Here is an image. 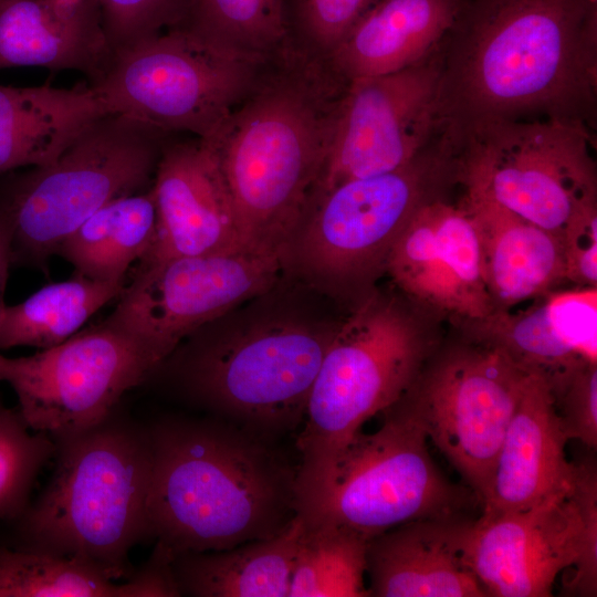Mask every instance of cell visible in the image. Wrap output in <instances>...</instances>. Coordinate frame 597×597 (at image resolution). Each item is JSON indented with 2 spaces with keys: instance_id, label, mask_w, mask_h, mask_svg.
<instances>
[{
  "instance_id": "obj_1",
  "label": "cell",
  "mask_w": 597,
  "mask_h": 597,
  "mask_svg": "<svg viewBox=\"0 0 597 597\" xmlns=\"http://www.w3.org/2000/svg\"><path fill=\"white\" fill-rule=\"evenodd\" d=\"M440 55V128L553 117L596 129L597 0H463Z\"/></svg>"
},
{
  "instance_id": "obj_2",
  "label": "cell",
  "mask_w": 597,
  "mask_h": 597,
  "mask_svg": "<svg viewBox=\"0 0 597 597\" xmlns=\"http://www.w3.org/2000/svg\"><path fill=\"white\" fill-rule=\"evenodd\" d=\"M348 83L290 52L269 62L202 139L230 192L245 243L284 251L313 207Z\"/></svg>"
},
{
  "instance_id": "obj_3",
  "label": "cell",
  "mask_w": 597,
  "mask_h": 597,
  "mask_svg": "<svg viewBox=\"0 0 597 597\" xmlns=\"http://www.w3.org/2000/svg\"><path fill=\"white\" fill-rule=\"evenodd\" d=\"M149 537L171 557L273 537L297 515L296 474L273 438L223 419L146 427Z\"/></svg>"
},
{
  "instance_id": "obj_4",
  "label": "cell",
  "mask_w": 597,
  "mask_h": 597,
  "mask_svg": "<svg viewBox=\"0 0 597 597\" xmlns=\"http://www.w3.org/2000/svg\"><path fill=\"white\" fill-rule=\"evenodd\" d=\"M56 444L53 475L15 520L17 547L76 555L127 574L128 553L149 537L151 451L146 427L114 412Z\"/></svg>"
},
{
  "instance_id": "obj_5",
  "label": "cell",
  "mask_w": 597,
  "mask_h": 597,
  "mask_svg": "<svg viewBox=\"0 0 597 597\" xmlns=\"http://www.w3.org/2000/svg\"><path fill=\"white\" fill-rule=\"evenodd\" d=\"M436 349L413 312L377 293L335 327L297 438V513L325 489L338 455L363 425L410 389Z\"/></svg>"
},
{
  "instance_id": "obj_6",
  "label": "cell",
  "mask_w": 597,
  "mask_h": 597,
  "mask_svg": "<svg viewBox=\"0 0 597 597\" xmlns=\"http://www.w3.org/2000/svg\"><path fill=\"white\" fill-rule=\"evenodd\" d=\"M334 329L292 321L226 333L205 325L158 366L199 407L274 439L304 419Z\"/></svg>"
},
{
  "instance_id": "obj_7",
  "label": "cell",
  "mask_w": 597,
  "mask_h": 597,
  "mask_svg": "<svg viewBox=\"0 0 597 597\" xmlns=\"http://www.w3.org/2000/svg\"><path fill=\"white\" fill-rule=\"evenodd\" d=\"M168 135L129 116L91 123L52 163L18 176L0 203L11 227L12 264L46 268L95 211L153 181Z\"/></svg>"
},
{
  "instance_id": "obj_8",
  "label": "cell",
  "mask_w": 597,
  "mask_h": 597,
  "mask_svg": "<svg viewBox=\"0 0 597 597\" xmlns=\"http://www.w3.org/2000/svg\"><path fill=\"white\" fill-rule=\"evenodd\" d=\"M458 182L555 234L597 207L595 129L553 117L490 122L453 135Z\"/></svg>"
},
{
  "instance_id": "obj_9",
  "label": "cell",
  "mask_w": 597,
  "mask_h": 597,
  "mask_svg": "<svg viewBox=\"0 0 597 597\" xmlns=\"http://www.w3.org/2000/svg\"><path fill=\"white\" fill-rule=\"evenodd\" d=\"M462 556L490 597L597 596V470L574 463L570 483L521 511L480 515L467 526Z\"/></svg>"
},
{
  "instance_id": "obj_10",
  "label": "cell",
  "mask_w": 597,
  "mask_h": 597,
  "mask_svg": "<svg viewBox=\"0 0 597 597\" xmlns=\"http://www.w3.org/2000/svg\"><path fill=\"white\" fill-rule=\"evenodd\" d=\"M384 412L378 430L359 431L343 449L325 489L298 514L306 525L339 524L370 538L409 521L464 514L479 502L434 463L402 397Z\"/></svg>"
},
{
  "instance_id": "obj_11",
  "label": "cell",
  "mask_w": 597,
  "mask_h": 597,
  "mask_svg": "<svg viewBox=\"0 0 597 597\" xmlns=\"http://www.w3.org/2000/svg\"><path fill=\"white\" fill-rule=\"evenodd\" d=\"M265 64L171 28L114 51L91 86L108 113L171 136L207 139L250 92Z\"/></svg>"
},
{
  "instance_id": "obj_12",
  "label": "cell",
  "mask_w": 597,
  "mask_h": 597,
  "mask_svg": "<svg viewBox=\"0 0 597 597\" xmlns=\"http://www.w3.org/2000/svg\"><path fill=\"white\" fill-rule=\"evenodd\" d=\"M458 182V145L444 130L409 163L344 181L321 195L301 226L300 255L316 274L355 281L385 268L397 238L423 205Z\"/></svg>"
},
{
  "instance_id": "obj_13",
  "label": "cell",
  "mask_w": 597,
  "mask_h": 597,
  "mask_svg": "<svg viewBox=\"0 0 597 597\" xmlns=\"http://www.w3.org/2000/svg\"><path fill=\"white\" fill-rule=\"evenodd\" d=\"M526 374L474 341L430 356L402 399L482 504Z\"/></svg>"
},
{
  "instance_id": "obj_14",
  "label": "cell",
  "mask_w": 597,
  "mask_h": 597,
  "mask_svg": "<svg viewBox=\"0 0 597 597\" xmlns=\"http://www.w3.org/2000/svg\"><path fill=\"white\" fill-rule=\"evenodd\" d=\"M158 365L138 341L100 323L30 356L0 354V381L15 392L27 427L56 442L106 420Z\"/></svg>"
},
{
  "instance_id": "obj_15",
  "label": "cell",
  "mask_w": 597,
  "mask_h": 597,
  "mask_svg": "<svg viewBox=\"0 0 597 597\" xmlns=\"http://www.w3.org/2000/svg\"><path fill=\"white\" fill-rule=\"evenodd\" d=\"M283 254L249 248L137 268L102 323L138 341L160 364L187 336L269 289Z\"/></svg>"
},
{
  "instance_id": "obj_16",
  "label": "cell",
  "mask_w": 597,
  "mask_h": 597,
  "mask_svg": "<svg viewBox=\"0 0 597 597\" xmlns=\"http://www.w3.org/2000/svg\"><path fill=\"white\" fill-rule=\"evenodd\" d=\"M440 67L439 46L404 70L348 83L315 200L344 181L402 167L437 136Z\"/></svg>"
},
{
  "instance_id": "obj_17",
  "label": "cell",
  "mask_w": 597,
  "mask_h": 597,
  "mask_svg": "<svg viewBox=\"0 0 597 597\" xmlns=\"http://www.w3.org/2000/svg\"><path fill=\"white\" fill-rule=\"evenodd\" d=\"M385 269L415 302L464 324L494 312L476 231L461 200L451 203L443 197L421 206L394 243Z\"/></svg>"
},
{
  "instance_id": "obj_18",
  "label": "cell",
  "mask_w": 597,
  "mask_h": 597,
  "mask_svg": "<svg viewBox=\"0 0 597 597\" xmlns=\"http://www.w3.org/2000/svg\"><path fill=\"white\" fill-rule=\"evenodd\" d=\"M156 233L138 268L168 259L249 249L219 166L198 137H171L153 179Z\"/></svg>"
},
{
  "instance_id": "obj_19",
  "label": "cell",
  "mask_w": 597,
  "mask_h": 597,
  "mask_svg": "<svg viewBox=\"0 0 597 597\" xmlns=\"http://www.w3.org/2000/svg\"><path fill=\"white\" fill-rule=\"evenodd\" d=\"M597 287L545 294L519 312L495 311L469 323L471 341L503 352L526 374L553 386L575 368L597 362Z\"/></svg>"
},
{
  "instance_id": "obj_20",
  "label": "cell",
  "mask_w": 597,
  "mask_h": 597,
  "mask_svg": "<svg viewBox=\"0 0 597 597\" xmlns=\"http://www.w3.org/2000/svg\"><path fill=\"white\" fill-rule=\"evenodd\" d=\"M471 521L465 514L418 519L370 537L369 596L485 597L462 556Z\"/></svg>"
},
{
  "instance_id": "obj_21",
  "label": "cell",
  "mask_w": 597,
  "mask_h": 597,
  "mask_svg": "<svg viewBox=\"0 0 597 597\" xmlns=\"http://www.w3.org/2000/svg\"><path fill=\"white\" fill-rule=\"evenodd\" d=\"M547 380L528 374L482 501V515L525 510L566 488L574 462Z\"/></svg>"
},
{
  "instance_id": "obj_22",
  "label": "cell",
  "mask_w": 597,
  "mask_h": 597,
  "mask_svg": "<svg viewBox=\"0 0 597 597\" xmlns=\"http://www.w3.org/2000/svg\"><path fill=\"white\" fill-rule=\"evenodd\" d=\"M112 54L97 0H0V70L77 71L93 83Z\"/></svg>"
},
{
  "instance_id": "obj_23",
  "label": "cell",
  "mask_w": 597,
  "mask_h": 597,
  "mask_svg": "<svg viewBox=\"0 0 597 597\" xmlns=\"http://www.w3.org/2000/svg\"><path fill=\"white\" fill-rule=\"evenodd\" d=\"M461 201L476 231L481 272L494 312L545 295L565 280L557 234L488 199L464 192Z\"/></svg>"
},
{
  "instance_id": "obj_24",
  "label": "cell",
  "mask_w": 597,
  "mask_h": 597,
  "mask_svg": "<svg viewBox=\"0 0 597 597\" xmlns=\"http://www.w3.org/2000/svg\"><path fill=\"white\" fill-rule=\"evenodd\" d=\"M463 0H380L324 64L344 82L404 70L436 51Z\"/></svg>"
},
{
  "instance_id": "obj_25",
  "label": "cell",
  "mask_w": 597,
  "mask_h": 597,
  "mask_svg": "<svg viewBox=\"0 0 597 597\" xmlns=\"http://www.w3.org/2000/svg\"><path fill=\"white\" fill-rule=\"evenodd\" d=\"M108 111L93 87L0 85V174L52 163Z\"/></svg>"
},
{
  "instance_id": "obj_26",
  "label": "cell",
  "mask_w": 597,
  "mask_h": 597,
  "mask_svg": "<svg viewBox=\"0 0 597 597\" xmlns=\"http://www.w3.org/2000/svg\"><path fill=\"white\" fill-rule=\"evenodd\" d=\"M76 555L0 546V597H175L171 557L156 547L128 582Z\"/></svg>"
},
{
  "instance_id": "obj_27",
  "label": "cell",
  "mask_w": 597,
  "mask_h": 597,
  "mask_svg": "<svg viewBox=\"0 0 597 597\" xmlns=\"http://www.w3.org/2000/svg\"><path fill=\"white\" fill-rule=\"evenodd\" d=\"M305 522L298 514L276 535L210 552L172 557L180 595L289 597L295 554Z\"/></svg>"
},
{
  "instance_id": "obj_28",
  "label": "cell",
  "mask_w": 597,
  "mask_h": 597,
  "mask_svg": "<svg viewBox=\"0 0 597 597\" xmlns=\"http://www.w3.org/2000/svg\"><path fill=\"white\" fill-rule=\"evenodd\" d=\"M157 224L151 186L144 191L111 200L60 244L76 273L94 280L119 281L153 244Z\"/></svg>"
},
{
  "instance_id": "obj_29",
  "label": "cell",
  "mask_w": 597,
  "mask_h": 597,
  "mask_svg": "<svg viewBox=\"0 0 597 597\" xmlns=\"http://www.w3.org/2000/svg\"><path fill=\"white\" fill-rule=\"evenodd\" d=\"M124 287V280L101 281L75 272L18 304L0 301V350L18 346L45 349L65 342Z\"/></svg>"
},
{
  "instance_id": "obj_30",
  "label": "cell",
  "mask_w": 597,
  "mask_h": 597,
  "mask_svg": "<svg viewBox=\"0 0 597 597\" xmlns=\"http://www.w3.org/2000/svg\"><path fill=\"white\" fill-rule=\"evenodd\" d=\"M174 28L255 63H269L291 52L284 0H187Z\"/></svg>"
},
{
  "instance_id": "obj_31",
  "label": "cell",
  "mask_w": 597,
  "mask_h": 597,
  "mask_svg": "<svg viewBox=\"0 0 597 597\" xmlns=\"http://www.w3.org/2000/svg\"><path fill=\"white\" fill-rule=\"evenodd\" d=\"M368 540L347 526L306 525L294 558L289 597H366Z\"/></svg>"
},
{
  "instance_id": "obj_32",
  "label": "cell",
  "mask_w": 597,
  "mask_h": 597,
  "mask_svg": "<svg viewBox=\"0 0 597 597\" xmlns=\"http://www.w3.org/2000/svg\"><path fill=\"white\" fill-rule=\"evenodd\" d=\"M55 450L52 438L29 429L18 409L0 402V519L15 521L24 512L33 483Z\"/></svg>"
},
{
  "instance_id": "obj_33",
  "label": "cell",
  "mask_w": 597,
  "mask_h": 597,
  "mask_svg": "<svg viewBox=\"0 0 597 597\" xmlns=\"http://www.w3.org/2000/svg\"><path fill=\"white\" fill-rule=\"evenodd\" d=\"M380 0H284L290 50L325 63L354 25Z\"/></svg>"
},
{
  "instance_id": "obj_34",
  "label": "cell",
  "mask_w": 597,
  "mask_h": 597,
  "mask_svg": "<svg viewBox=\"0 0 597 597\" xmlns=\"http://www.w3.org/2000/svg\"><path fill=\"white\" fill-rule=\"evenodd\" d=\"M186 3L187 0H97L113 52L176 27Z\"/></svg>"
},
{
  "instance_id": "obj_35",
  "label": "cell",
  "mask_w": 597,
  "mask_h": 597,
  "mask_svg": "<svg viewBox=\"0 0 597 597\" xmlns=\"http://www.w3.org/2000/svg\"><path fill=\"white\" fill-rule=\"evenodd\" d=\"M561 429L569 440L597 448V362L586 363L549 386Z\"/></svg>"
},
{
  "instance_id": "obj_36",
  "label": "cell",
  "mask_w": 597,
  "mask_h": 597,
  "mask_svg": "<svg viewBox=\"0 0 597 597\" xmlns=\"http://www.w3.org/2000/svg\"><path fill=\"white\" fill-rule=\"evenodd\" d=\"M565 280L597 287V207L570 219L558 234Z\"/></svg>"
},
{
  "instance_id": "obj_37",
  "label": "cell",
  "mask_w": 597,
  "mask_h": 597,
  "mask_svg": "<svg viewBox=\"0 0 597 597\" xmlns=\"http://www.w3.org/2000/svg\"><path fill=\"white\" fill-rule=\"evenodd\" d=\"M11 264V227L7 217L0 211V301L3 300Z\"/></svg>"
}]
</instances>
